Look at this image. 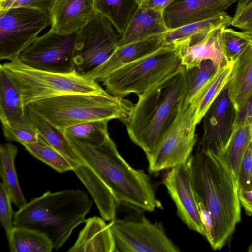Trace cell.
<instances>
[{
	"instance_id": "cell-39",
	"label": "cell",
	"mask_w": 252,
	"mask_h": 252,
	"mask_svg": "<svg viewBox=\"0 0 252 252\" xmlns=\"http://www.w3.org/2000/svg\"><path fill=\"white\" fill-rule=\"evenodd\" d=\"M252 125V95L243 108L237 112L235 126Z\"/></svg>"
},
{
	"instance_id": "cell-17",
	"label": "cell",
	"mask_w": 252,
	"mask_h": 252,
	"mask_svg": "<svg viewBox=\"0 0 252 252\" xmlns=\"http://www.w3.org/2000/svg\"><path fill=\"white\" fill-rule=\"evenodd\" d=\"M95 0H57L50 14V30L62 34L78 31L96 12Z\"/></svg>"
},
{
	"instance_id": "cell-19",
	"label": "cell",
	"mask_w": 252,
	"mask_h": 252,
	"mask_svg": "<svg viewBox=\"0 0 252 252\" xmlns=\"http://www.w3.org/2000/svg\"><path fill=\"white\" fill-rule=\"evenodd\" d=\"M78 238L67 252H118L109 224L103 218L93 216L85 220Z\"/></svg>"
},
{
	"instance_id": "cell-30",
	"label": "cell",
	"mask_w": 252,
	"mask_h": 252,
	"mask_svg": "<svg viewBox=\"0 0 252 252\" xmlns=\"http://www.w3.org/2000/svg\"><path fill=\"white\" fill-rule=\"evenodd\" d=\"M108 120H94L78 124L66 128L64 134L90 145H96L104 142L110 136Z\"/></svg>"
},
{
	"instance_id": "cell-10",
	"label": "cell",
	"mask_w": 252,
	"mask_h": 252,
	"mask_svg": "<svg viewBox=\"0 0 252 252\" xmlns=\"http://www.w3.org/2000/svg\"><path fill=\"white\" fill-rule=\"evenodd\" d=\"M120 34L105 17L96 12L78 31L75 53V70L86 75L104 63L112 54Z\"/></svg>"
},
{
	"instance_id": "cell-13",
	"label": "cell",
	"mask_w": 252,
	"mask_h": 252,
	"mask_svg": "<svg viewBox=\"0 0 252 252\" xmlns=\"http://www.w3.org/2000/svg\"><path fill=\"white\" fill-rule=\"evenodd\" d=\"M237 111L228 94L227 85L204 115L201 150L223 153L233 135Z\"/></svg>"
},
{
	"instance_id": "cell-24",
	"label": "cell",
	"mask_w": 252,
	"mask_h": 252,
	"mask_svg": "<svg viewBox=\"0 0 252 252\" xmlns=\"http://www.w3.org/2000/svg\"><path fill=\"white\" fill-rule=\"evenodd\" d=\"M25 111L35 124L39 134L65 157L72 166V171L84 164L63 132L29 106H26Z\"/></svg>"
},
{
	"instance_id": "cell-22",
	"label": "cell",
	"mask_w": 252,
	"mask_h": 252,
	"mask_svg": "<svg viewBox=\"0 0 252 252\" xmlns=\"http://www.w3.org/2000/svg\"><path fill=\"white\" fill-rule=\"evenodd\" d=\"M227 90L235 108L240 111L252 95V43L235 61Z\"/></svg>"
},
{
	"instance_id": "cell-29",
	"label": "cell",
	"mask_w": 252,
	"mask_h": 252,
	"mask_svg": "<svg viewBox=\"0 0 252 252\" xmlns=\"http://www.w3.org/2000/svg\"><path fill=\"white\" fill-rule=\"evenodd\" d=\"M212 61H202L198 65L186 69L187 92L184 105L192 104L217 72Z\"/></svg>"
},
{
	"instance_id": "cell-18",
	"label": "cell",
	"mask_w": 252,
	"mask_h": 252,
	"mask_svg": "<svg viewBox=\"0 0 252 252\" xmlns=\"http://www.w3.org/2000/svg\"><path fill=\"white\" fill-rule=\"evenodd\" d=\"M162 34L117 47L104 63L86 76L97 81L102 82L108 75L118 68L162 46Z\"/></svg>"
},
{
	"instance_id": "cell-40",
	"label": "cell",
	"mask_w": 252,
	"mask_h": 252,
	"mask_svg": "<svg viewBox=\"0 0 252 252\" xmlns=\"http://www.w3.org/2000/svg\"><path fill=\"white\" fill-rule=\"evenodd\" d=\"M175 0H140V6L164 12Z\"/></svg>"
},
{
	"instance_id": "cell-31",
	"label": "cell",
	"mask_w": 252,
	"mask_h": 252,
	"mask_svg": "<svg viewBox=\"0 0 252 252\" xmlns=\"http://www.w3.org/2000/svg\"><path fill=\"white\" fill-rule=\"evenodd\" d=\"M251 141V125L235 126L231 140L223 153L237 179L242 159Z\"/></svg>"
},
{
	"instance_id": "cell-6",
	"label": "cell",
	"mask_w": 252,
	"mask_h": 252,
	"mask_svg": "<svg viewBox=\"0 0 252 252\" xmlns=\"http://www.w3.org/2000/svg\"><path fill=\"white\" fill-rule=\"evenodd\" d=\"M1 65L14 80L24 104L58 96L85 94H109L95 80L76 71L56 73L29 67L17 58Z\"/></svg>"
},
{
	"instance_id": "cell-8",
	"label": "cell",
	"mask_w": 252,
	"mask_h": 252,
	"mask_svg": "<svg viewBox=\"0 0 252 252\" xmlns=\"http://www.w3.org/2000/svg\"><path fill=\"white\" fill-rule=\"evenodd\" d=\"M196 126L195 106L184 105L155 150L146 155L149 172L156 173L187 163L197 140Z\"/></svg>"
},
{
	"instance_id": "cell-15",
	"label": "cell",
	"mask_w": 252,
	"mask_h": 252,
	"mask_svg": "<svg viewBox=\"0 0 252 252\" xmlns=\"http://www.w3.org/2000/svg\"><path fill=\"white\" fill-rule=\"evenodd\" d=\"M238 0H175L164 10L168 28L208 19L225 11Z\"/></svg>"
},
{
	"instance_id": "cell-37",
	"label": "cell",
	"mask_w": 252,
	"mask_h": 252,
	"mask_svg": "<svg viewBox=\"0 0 252 252\" xmlns=\"http://www.w3.org/2000/svg\"><path fill=\"white\" fill-rule=\"evenodd\" d=\"M57 0H1L0 11L12 7L36 9L51 14Z\"/></svg>"
},
{
	"instance_id": "cell-28",
	"label": "cell",
	"mask_w": 252,
	"mask_h": 252,
	"mask_svg": "<svg viewBox=\"0 0 252 252\" xmlns=\"http://www.w3.org/2000/svg\"><path fill=\"white\" fill-rule=\"evenodd\" d=\"M7 239L11 252H50L54 249L46 235L30 228L14 226Z\"/></svg>"
},
{
	"instance_id": "cell-11",
	"label": "cell",
	"mask_w": 252,
	"mask_h": 252,
	"mask_svg": "<svg viewBox=\"0 0 252 252\" xmlns=\"http://www.w3.org/2000/svg\"><path fill=\"white\" fill-rule=\"evenodd\" d=\"M119 251L124 252H179L162 225L152 223L144 215L135 214L109 223Z\"/></svg>"
},
{
	"instance_id": "cell-12",
	"label": "cell",
	"mask_w": 252,
	"mask_h": 252,
	"mask_svg": "<svg viewBox=\"0 0 252 252\" xmlns=\"http://www.w3.org/2000/svg\"><path fill=\"white\" fill-rule=\"evenodd\" d=\"M78 31L62 34L51 30L37 36L19 54L23 64L38 70L66 73L75 70L74 58Z\"/></svg>"
},
{
	"instance_id": "cell-43",
	"label": "cell",
	"mask_w": 252,
	"mask_h": 252,
	"mask_svg": "<svg viewBox=\"0 0 252 252\" xmlns=\"http://www.w3.org/2000/svg\"><path fill=\"white\" fill-rule=\"evenodd\" d=\"M251 130H252V125H251Z\"/></svg>"
},
{
	"instance_id": "cell-42",
	"label": "cell",
	"mask_w": 252,
	"mask_h": 252,
	"mask_svg": "<svg viewBox=\"0 0 252 252\" xmlns=\"http://www.w3.org/2000/svg\"><path fill=\"white\" fill-rule=\"evenodd\" d=\"M248 251L249 252H252V244L249 247Z\"/></svg>"
},
{
	"instance_id": "cell-32",
	"label": "cell",
	"mask_w": 252,
	"mask_h": 252,
	"mask_svg": "<svg viewBox=\"0 0 252 252\" xmlns=\"http://www.w3.org/2000/svg\"><path fill=\"white\" fill-rule=\"evenodd\" d=\"M23 145L31 155L57 172L72 171V166L65 157L40 135L36 142Z\"/></svg>"
},
{
	"instance_id": "cell-3",
	"label": "cell",
	"mask_w": 252,
	"mask_h": 252,
	"mask_svg": "<svg viewBox=\"0 0 252 252\" xmlns=\"http://www.w3.org/2000/svg\"><path fill=\"white\" fill-rule=\"evenodd\" d=\"M187 92L186 68L182 65L138 97L125 125L131 141L146 155L152 153L182 110Z\"/></svg>"
},
{
	"instance_id": "cell-20",
	"label": "cell",
	"mask_w": 252,
	"mask_h": 252,
	"mask_svg": "<svg viewBox=\"0 0 252 252\" xmlns=\"http://www.w3.org/2000/svg\"><path fill=\"white\" fill-rule=\"evenodd\" d=\"M163 13L139 6L120 35L118 47L143 41L166 32L169 29Z\"/></svg>"
},
{
	"instance_id": "cell-27",
	"label": "cell",
	"mask_w": 252,
	"mask_h": 252,
	"mask_svg": "<svg viewBox=\"0 0 252 252\" xmlns=\"http://www.w3.org/2000/svg\"><path fill=\"white\" fill-rule=\"evenodd\" d=\"M140 6V0H95L96 11L112 23L120 35Z\"/></svg>"
},
{
	"instance_id": "cell-35",
	"label": "cell",
	"mask_w": 252,
	"mask_h": 252,
	"mask_svg": "<svg viewBox=\"0 0 252 252\" xmlns=\"http://www.w3.org/2000/svg\"><path fill=\"white\" fill-rule=\"evenodd\" d=\"M231 25L252 34V0H238Z\"/></svg>"
},
{
	"instance_id": "cell-23",
	"label": "cell",
	"mask_w": 252,
	"mask_h": 252,
	"mask_svg": "<svg viewBox=\"0 0 252 252\" xmlns=\"http://www.w3.org/2000/svg\"><path fill=\"white\" fill-rule=\"evenodd\" d=\"M24 104L19 87L14 80L0 65V119L2 125L10 124L26 115Z\"/></svg>"
},
{
	"instance_id": "cell-44",
	"label": "cell",
	"mask_w": 252,
	"mask_h": 252,
	"mask_svg": "<svg viewBox=\"0 0 252 252\" xmlns=\"http://www.w3.org/2000/svg\"><path fill=\"white\" fill-rule=\"evenodd\" d=\"M250 35H251V36H252V34H250Z\"/></svg>"
},
{
	"instance_id": "cell-5",
	"label": "cell",
	"mask_w": 252,
	"mask_h": 252,
	"mask_svg": "<svg viewBox=\"0 0 252 252\" xmlns=\"http://www.w3.org/2000/svg\"><path fill=\"white\" fill-rule=\"evenodd\" d=\"M134 105L110 94H73L49 98L29 105L64 133L73 125L94 120L118 119L126 125Z\"/></svg>"
},
{
	"instance_id": "cell-45",
	"label": "cell",
	"mask_w": 252,
	"mask_h": 252,
	"mask_svg": "<svg viewBox=\"0 0 252 252\" xmlns=\"http://www.w3.org/2000/svg\"></svg>"
},
{
	"instance_id": "cell-4",
	"label": "cell",
	"mask_w": 252,
	"mask_h": 252,
	"mask_svg": "<svg viewBox=\"0 0 252 252\" xmlns=\"http://www.w3.org/2000/svg\"><path fill=\"white\" fill-rule=\"evenodd\" d=\"M92 205L87 194L79 189L47 191L14 213V225L42 233L58 250L85 221Z\"/></svg>"
},
{
	"instance_id": "cell-21",
	"label": "cell",
	"mask_w": 252,
	"mask_h": 252,
	"mask_svg": "<svg viewBox=\"0 0 252 252\" xmlns=\"http://www.w3.org/2000/svg\"><path fill=\"white\" fill-rule=\"evenodd\" d=\"M232 17L226 12L208 19L169 29L162 34L163 46L191 45L220 27L231 25Z\"/></svg>"
},
{
	"instance_id": "cell-25",
	"label": "cell",
	"mask_w": 252,
	"mask_h": 252,
	"mask_svg": "<svg viewBox=\"0 0 252 252\" xmlns=\"http://www.w3.org/2000/svg\"><path fill=\"white\" fill-rule=\"evenodd\" d=\"M17 152V148L10 143L0 145V175L2 183L6 188L12 202L20 209L27 202L21 190L15 167Z\"/></svg>"
},
{
	"instance_id": "cell-41",
	"label": "cell",
	"mask_w": 252,
	"mask_h": 252,
	"mask_svg": "<svg viewBox=\"0 0 252 252\" xmlns=\"http://www.w3.org/2000/svg\"><path fill=\"white\" fill-rule=\"evenodd\" d=\"M239 198L241 205L248 215H252V189L248 191L239 190Z\"/></svg>"
},
{
	"instance_id": "cell-38",
	"label": "cell",
	"mask_w": 252,
	"mask_h": 252,
	"mask_svg": "<svg viewBox=\"0 0 252 252\" xmlns=\"http://www.w3.org/2000/svg\"><path fill=\"white\" fill-rule=\"evenodd\" d=\"M237 181L239 191H248L252 189V141L242 159Z\"/></svg>"
},
{
	"instance_id": "cell-34",
	"label": "cell",
	"mask_w": 252,
	"mask_h": 252,
	"mask_svg": "<svg viewBox=\"0 0 252 252\" xmlns=\"http://www.w3.org/2000/svg\"><path fill=\"white\" fill-rule=\"evenodd\" d=\"M223 37L226 55L230 61H235L252 43L250 34L228 27L223 29Z\"/></svg>"
},
{
	"instance_id": "cell-2",
	"label": "cell",
	"mask_w": 252,
	"mask_h": 252,
	"mask_svg": "<svg viewBox=\"0 0 252 252\" xmlns=\"http://www.w3.org/2000/svg\"><path fill=\"white\" fill-rule=\"evenodd\" d=\"M84 163L110 190L117 203L152 212L160 206L149 176L132 167L122 157L109 136L96 145L66 137Z\"/></svg>"
},
{
	"instance_id": "cell-26",
	"label": "cell",
	"mask_w": 252,
	"mask_h": 252,
	"mask_svg": "<svg viewBox=\"0 0 252 252\" xmlns=\"http://www.w3.org/2000/svg\"><path fill=\"white\" fill-rule=\"evenodd\" d=\"M235 61L218 70L192 103L195 106V122L198 124L212 103L228 84Z\"/></svg>"
},
{
	"instance_id": "cell-36",
	"label": "cell",
	"mask_w": 252,
	"mask_h": 252,
	"mask_svg": "<svg viewBox=\"0 0 252 252\" xmlns=\"http://www.w3.org/2000/svg\"><path fill=\"white\" fill-rule=\"evenodd\" d=\"M11 197L2 182L0 185V221L5 230L7 239L14 227V214Z\"/></svg>"
},
{
	"instance_id": "cell-7",
	"label": "cell",
	"mask_w": 252,
	"mask_h": 252,
	"mask_svg": "<svg viewBox=\"0 0 252 252\" xmlns=\"http://www.w3.org/2000/svg\"><path fill=\"white\" fill-rule=\"evenodd\" d=\"M181 65L178 48L162 46L113 71L102 81L103 84L113 95L124 97L135 94L139 97Z\"/></svg>"
},
{
	"instance_id": "cell-33",
	"label": "cell",
	"mask_w": 252,
	"mask_h": 252,
	"mask_svg": "<svg viewBox=\"0 0 252 252\" xmlns=\"http://www.w3.org/2000/svg\"><path fill=\"white\" fill-rule=\"evenodd\" d=\"M2 128L7 140L17 142L22 145L35 142L39 138L37 127L26 112L21 119L10 124L2 125Z\"/></svg>"
},
{
	"instance_id": "cell-14",
	"label": "cell",
	"mask_w": 252,
	"mask_h": 252,
	"mask_svg": "<svg viewBox=\"0 0 252 252\" xmlns=\"http://www.w3.org/2000/svg\"><path fill=\"white\" fill-rule=\"evenodd\" d=\"M163 183L182 221L189 229L204 236L205 230L192 188L188 163L171 168L166 175Z\"/></svg>"
},
{
	"instance_id": "cell-9",
	"label": "cell",
	"mask_w": 252,
	"mask_h": 252,
	"mask_svg": "<svg viewBox=\"0 0 252 252\" xmlns=\"http://www.w3.org/2000/svg\"><path fill=\"white\" fill-rule=\"evenodd\" d=\"M51 25L50 15L25 7L0 11V59L12 61Z\"/></svg>"
},
{
	"instance_id": "cell-16",
	"label": "cell",
	"mask_w": 252,
	"mask_h": 252,
	"mask_svg": "<svg viewBox=\"0 0 252 252\" xmlns=\"http://www.w3.org/2000/svg\"><path fill=\"white\" fill-rule=\"evenodd\" d=\"M220 27L208 34L204 38L191 45H182L177 47L181 60V65L186 69L198 65L202 61L210 60L217 71L229 62L223 37V29Z\"/></svg>"
},
{
	"instance_id": "cell-1",
	"label": "cell",
	"mask_w": 252,
	"mask_h": 252,
	"mask_svg": "<svg viewBox=\"0 0 252 252\" xmlns=\"http://www.w3.org/2000/svg\"><path fill=\"white\" fill-rule=\"evenodd\" d=\"M187 163L196 200L212 217V230L207 240L213 250H220L241 220L237 179L223 153L201 150Z\"/></svg>"
}]
</instances>
